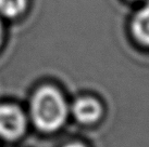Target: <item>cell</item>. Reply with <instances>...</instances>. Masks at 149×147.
Instances as JSON below:
<instances>
[{"mask_svg": "<svg viewBox=\"0 0 149 147\" xmlns=\"http://www.w3.org/2000/svg\"><path fill=\"white\" fill-rule=\"evenodd\" d=\"M2 40H3V24L0 20V45L2 43Z\"/></svg>", "mask_w": 149, "mask_h": 147, "instance_id": "cell-6", "label": "cell"}, {"mask_svg": "<svg viewBox=\"0 0 149 147\" xmlns=\"http://www.w3.org/2000/svg\"><path fill=\"white\" fill-rule=\"evenodd\" d=\"M64 147H85V146H83L82 144H79V143H71V144H68V145Z\"/></svg>", "mask_w": 149, "mask_h": 147, "instance_id": "cell-7", "label": "cell"}, {"mask_svg": "<svg viewBox=\"0 0 149 147\" xmlns=\"http://www.w3.org/2000/svg\"><path fill=\"white\" fill-rule=\"evenodd\" d=\"M31 115L34 124L39 130L52 132L63 126L68 108L58 90L52 87H42L32 100Z\"/></svg>", "mask_w": 149, "mask_h": 147, "instance_id": "cell-1", "label": "cell"}, {"mask_svg": "<svg viewBox=\"0 0 149 147\" xmlns=\"http://www.w3.org/2000/svg\"><path fill=\"white\" fill-rule=\"evenodd\" d=\"M26 120L20 108L0 105V137L9 141L20 137L25 131Z\"/></svg>", "mask_w": 149, "mask_h": 147, "instance_id": "cell-2", "label": "cell"}, {"mask_svg": "<svg viewBox=\"0 0 149 147\" xmlns=\"http://www.w3.org/2000/svg\"><path fill=\"white\" fill-rule=\"evenodd\" d=\"M130 1H145V0H130Z\"/></svg>", "mask_w": 149, "mask_h": 147, "instance_id": "cell-8", "label": "cell"}, {"mask_svg": "<svg viewBox=\"0 0 149 147\" xmlns=\"http://www.w3.org/2000/svg\"><path fill=\"white\" fill-rule=\"evenodd\" d=\"M131 32L138 43L149 48V0H145L132 17Z\"/></svg>", "mask_w": 149, "mask_h": 147, "instance_id": "cell-3", "label": "cell"}, {"mask_svg": "<svg viewBox=\"0 0 149 147\" xmlns=\"http://www.w3.org/2000/svg\"><path fill=\"white\" fill-rule=\"evenodd\" d=\"M29 0H0V16L17 19L22 16L29 8Z\"/></svg>", "mask_w": 149, "mask_h": 147, "instance_id": "cell-5", "label": "cell"}, {"mask_svg": "<svg viewBox=\"0 0 149 147\" xmlns=\"http://www.w3.org/2000/svg\"><path fill=\"white\" fill-rule=\"evenodd\" d=\"M102 108L95 98H79L73 105V115L79 122L94 123L100 118Z\"/></svg>", "mask_w": 149, "mask_h": 147, "instance_id": "cell-4", "label": "cell"}]
</instances>
